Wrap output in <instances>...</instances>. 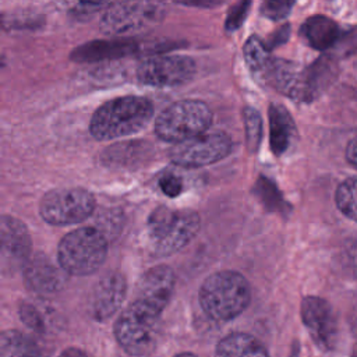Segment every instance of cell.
Returning <instances> with one entry per match:
<instances>
[{
    "mask_svg": "<svg viewBox=\"0 0 357 357\" xmlns=\"http://www.w3.org/2000/svg\"><path fill=\"white\" fill-rule=\"evenodd\" d=\"M153 112V103L148 98L119 96L96 109L89 123V131L99 141L132 135L148 126Z\"/></svg>",
    "mask_w": 357,
    "mask_h": 357,
    "instance_id": "cell-1",
    "label": "cell"
},
{
    "mask_svg": "<svg viewBox=\"0 0 357 357\" xmlns=\"http://www.w3.org/2000/svg\"><path fill=\"white\" fill-rule=\"evenodd\" d=\"M198 300L202 311L212 319L230 321L238 317L251 301L248 280L236 271H219L201 284Z\"/></svg>",
    "mask_w": 357,
    "mask_h": 357,
    "instance_id": "cell-2",
    "label": "cell"
},
{
    "mask_svg": "<svg viewBox=\"0 0 357 357\" xmlns=\"http://www.w3.org/2000/svg\"><path fill=\"white\" fill-rule=\"evenodd\" d=\"M199 215L192 209L158 206L148 218L146 230L151 248L156 257H167L185 247L198 233Z\"/></svg>",
    "mask_w": 357,
    "mask_h": 357,
    "instance_id": "cell-3",
    "label": "cell"
},
{
    "mask_svg": "<svg viewBox=\"0 0 357 357\" xmlns=\"http://www.w3.org/2000/svg\"><path fill=\"white\" fill-rule=\"evenodd\" d=\"M107 257V240L99 229L79 227L67 233L59 243V265L74 276L96 272Z\"/></svg>",
    "mask_w": 357,
    "mask_h": 357,
    "instance_id": "cell-4",
    "label": "cell"
},
{
    "mask_svg": "<svg viewBox=\"0 0 357 357\" xmlns=\"http://www.w3.org/2000/svg\"><path fill=\"white\" fill-rule=\"evenodd\" d=\"M212 124V112L201 100H178L167 106L155 123L156 135L166 142H181L202 132Z\"/></svg>",
    "mask_w": 357,
    "mask_h": 357,
    "instance_id": "cell-5",
    "label": "cell"
},
{
    "mask_svg": "<svg viewBox=\"0 0 357 357\" xmlns=\"http://www.w3.org/2000/svg\"><path fill=\"white\" fill-rule=\"evenodd\" d=\"M166 7L159 0H120L105 10L100 29L107 35L123 36L160 24Z\"/></svg>",
    "mask_w": 357,
    "mask_h": 357,
    "instance_id": "cell-6",
    "label": "cell"
},
{
    "mask_svg": "<svg viewBox=\"0 0 357 357\" xmlns=\"http://www.w3.org/2000/svg\"><path fill=\"white\" fill-rule=\"evenodd\" d=\"M95 206L93 194L85 188H54L40 198L39 213L49 225L70 226L86 220Z\"/></svg>",
    "mask_w": 357,
    "mask_h": 357,
    "instance_id": "cell-7",
    "label": "cell"
},
{
    "mask_svg": "<svg viewBox=\"0 0 357 357\" xmlns=\"http://www.w3.org/2000/svg\"><path fill=\"white\" fill-rule=\"evenodd\" d=\"M158 321V317L131 301L114 322V336L130 356H146L156 346Z\"/></svg>",
    "mask_w": 357,
    "mask_h": 357,
    "instance_id": "cell-8",
    "label": "cell"
},
{
    "mask_svg": "<svg viewBox=\"0 0 357 357\" xmlns=\"http://www.w3.org/2000/svg\"><path fill=\"white\" fill-rule=\"evenodd\" d=\"M231 138L226 132H202L174 144L169 156L177 166L202 167L226 158L231 152Z\"/></svg>",
    "mask_w": 357,
    "mask_h": 357,
    "instance_id": "cell-9",
    "label": "cell"
},
{
    "mask_svg": "<svg viewBox=\"0 0 357 357\" xmlns=\"http://www.w3.org/2000/svg\"><path fill=\"white\" fill-rule=\"evenodd\" d=\"M195 61L181 54H155L137 67L138 81L149 86H176L190 81L195 74Z\"/></svg>",
    "mask_w": 357,
    "mask_h": 357,
    "instance_id": "cell-10",
    "label": "cell"
},
{
    "mask_svg": "<svg viewBox=\"0 0 357 357\" xmlns=\"http://www.w3.org/2000/svg\"><path fill=\"white\" fill-rule=\"evenodd\" d=\"M262 77L282 95L296 102H312L318 98L307 67L284 59H271Z\"/></svg>",
    "mask_w": 357,
    "mask_h": 357,
    "instance_id": "cell-11",
    "label": "cell"
},
{
    "mask_svg": "<svg viewBox=\"0 0 357 357\" xmlns=\"http://www.w3.org/2000/svg\"><path fill=\"white\" fill-rule=\"evenodd\" d=\"M176 286V275L167 265H156L142 273L137 282L135 298L132 300L139 307L153 314L162 315L167 307Z\"/></svg>",
    "mask_w": 357,
    "mask_h": 357,
    "instance_id": "cell-12",
    "label": "cell"
},
{
    "mask_svg": "<svg viewBox=\"0 0 357 357\" xmlns=\"http://www.w3.org/2000/svg\"><path fill=\"white\" fill-rule=\"evenodd\" d=\"M301 319L314 343L325 351L335 347L337 340V321L329 303L317 296H307L301 301Z\"/></svg>",
    "mask_w": 357,
    "mask_h": 357,
    "instance_id": "cell-13",
    "label": "cell"
},
{
    "mask_svg": "<svg viewBox=\"0 0 357 357\" xmlns=\"http://www.w3.org/2000/svg\"><path fill=\"white\" fill-rule=\"evenodd\" d=\"M1 265L3 271L24 268L31 257V236L26 226L14 216L4 215L0 223Z\"/></svg>",
    "mask_w": 357,
    "mask_h": 357,
    "instance_id": "cell-14",
    "label": "cell"
},
{
    "mask_svg": "<svg viewBox=\"0 0 357 357\" xmlns=\"http://www.w3.org/2000/svg\"><path fill=\"white\" fill-rule=\"evenodd\" d=\"M127 293V282L120 272H107L89 294V314L96 321H106L121 307Z\"/></svg>",
    "mask_w": 357,
    "mask_h": 357,
    "instance_id": "cell-15",
    "label": "cell"
},
{
    "mask_svg": "<svg viewBox=\"0 0 357 357\" xmlns=\"http://www.w3.org/2000/svg\"><path fill=\"white\" fill-rule=\"evenodd\" d=\"M142 47V43L134 38L117 36L110 39H96L86 42L75 47L70 59L75 63H95L105 60H114L131 56L138 53Z\"/></svg>",
    "mask_w": 357,
    "mask_h": 357,
    "instance_id": "cell-16",
    "label": "cell"
},
{
    "mask_svg": "<svg viewBox=\"0 0 357 357\" xmlns=\"http://www.w3.org/2000/svg\"><path fill=\"white\" fill-rule=\"evenodd\" d=\"M22 273L26 286L40 294L61 290L67 280V272L42 254L29 257L22 268Z\"/></svg>",
    "mask_w": 357,
    "mask_h": 357,
    "instance_id": "cell-17",
    "label": "cell"
},
{
    "mask_svg": "<svg viewBox=\"0 0 357 357\" xmlns=\"http://www.w3.org/2000/svg\"><path fill=\"white\" fill-rule=\"evenodd\" d=\"M269 144L276 156L283 155L296 139V124L289 110L279 103H271L269 110Z\"/></svg>",
    "mask_w": 357,
    "mask_h": 357,
    "instance_id": "cell-18",
    "label": "cell"
},
{
    "mask_svg": "<svg viewBox=\"0 0 357 357\" xmlns=\"http://www.w3.org/2000/svg\"><path fill=\"white\" fill-rule=\"evenodd\" d=\"M301 38L315 50L333 49L337 43L342 29L329 17L312 15L304 21L300 28Z\"/></svg>",
    "mask_w": 357,
    "mask_h": 357,
    "instance_id": "cell-19",
    "label": "cell"
},
{
    "mask_svg": "<svg viewBox=\"0 0 357 357\" xmlns=\"http://www.w3.org/2000/svg\"><path fill=\"white\" fill-rule=\"evenodd\" d=\"M215 357H269V353L255 336L234 332L219 340Z\"/></svg>",
    "mask_w": 357,
    "mask_h": 357,
    "instance_id": "cell-20",
    "label": "cell"
},
{
    "mask_svg": "<svg viewBox=\"0 0 357 357\" xmlns=\"http://www.w3.org/2000/svg\"><path fill=\"white\" fill-rule=\"evenodd\" d=\"M0 357H42L38 344L25 333L8 329L0 336Z\"/></svg>",
    "mask_w": 357,
    "mask_h": 357,
    "instance_id": "cell-21",
    "label": "cell"
},
{
    "mask_svg": "<svg viewBox=\"0 0 357 357\" xmlns=\"http://www.w3.org/2000/svg\"><path fill=\"white\" fill-rule=\"evenodd\" d=\"M269 49L266 47L265 42L261 40L257 35H251L243 47V53H244V60L248 66V68L254 73V74H259L262 75L269 60L272 59L269 56Z\"/></svg>",
    "mask_w": 357,
    "mask_h": 357,
    "instance_id": "cell-22",
    "label": "cell"
},
{
    "mask_svg": "<svg viewBox=\"0 0 357 357\" xmlns=\"http://www.w3.org/2000/svg\"><path fill=\"white\" fill-rule=\"evenodd\" d=\"M56 6L75 18H88L102 10H107L114 0H54Z\"/></svg>",
    "mask_w": 357,
    "mask_h": 357,
    "instance_id": "cell-23",
    "label": "cell"
},
{
    "mask_svg": "<svg viewBox=\"0 0 357 357\" xmlns=\"http://www.w3.org/2000/svg\"><path fill=\"white\" fill-rule=\"evenodd\" d=\"M335 201L344 216L357 222V176L349 177L339 184Z\"/></svg>",
    "mask_w": 357,
    "mask_h": 357,
    "instance_id": "cell-24",
    "label": "cell"
},
{
    "mask_svg": "<svg viewBox=\"0 0 357 357\" xmlns=\"http://www.w3.org/2000/svg\"><path fill=\"white\" fill-rule=\"evenodd\" d=\"M243 121L245 131V142L250 152H255L262 138V119L258 110L251 106H245L243 110Z\"/></svg>",
    "mask_w": 357,
    "mask_h": 357,
    "instance_id": "cell-25",
    "label": "cell"
},
{
    "mask_svg": "<svg viewBox=\"0 0 357 357\" xmlns=\"http://www.w3.org/2000/svg\"><path fill=\"white\" fill-rule=\"evenodd\" d=\"M251 3H252V0H238L236 4H233L230 7V10L226 15V21H225V29L227 32L236 31L244 24V21L250 13Z\"/></svg>",
    "mask_w": 357,
    "mask_h": 357,
    "instance_id": "cell-26",
    "label": "cell"
},
{
    "mask_svg": "<svg viewBox=\"0 0 357 357\" xmlns=\"http://www.w3.org/2000/svg\"><path fill=\"white\" fill-rule=\"evenodd\" d=\"M296 0H264L261 4V14L269 20L279 21L286 18Z\"/></svg>",
    "mask_w": 357,
    "mask_h": 357,
    "instance_id": "cell-27",
    "label": "cell"
},
{
    "mask_svg": "<svg viewBox=\"0 0 357 357\" xmlns=\"http://www.w3.org/2000/svg\"><path fill=\"white\" fill-rule=\"evenodd\" d=\"M333 49L335 54L332 56H350L357 52V26H350L346 31H342V35Z\"/></svg>",
    "mask_w": 357,
    "mask_h": 357,
    "instance_id": "cell-28",
    "label": "cell"
},
{
    "mask_svg": "<svg viewBox=\"0 0 357 357\" xmlns=\"http://www.w3.org/2000/svg\"><path fill=\"white\" fill-rule=\"evenodd\" d=\"M18 314L21 321L29 326L31 329L36 331V332H42L45 325H43V319L42 315L39 314V311L29 303H21L18 307Z\"/></svg>",
    "mask_w": 357,
    "mask_h": 357,
    "instance_id": "cell-29",
    "label": "cell"
},
{
    "mask_svg": "<svg viewBox=\"0 0 357 357\" xmlns=\"http://www.w3.org/2000/svg\"><path fill=\"white\" fill-rule=\"evenodd\" d=\"M159 187H160V190L166 195L177 197L181 192V190H183V183H181V180L177 176H174L172 173H166V174H163L160 177Z\"/></svg>",
    "mask_w": 357,
    "mask_h": 357,
    "instance_id": "cell-30",
    "label": "cell"
},
{
    "mask_svg": "<svg viewBox=\"0 0 357 357\" xmlns=\"http://www.w3.org/2000/svg\"><path fill=\"white\" fill-rule=\"evenodd\" d=\"M289 36H290V25L289 24H283V25H280L278 29H275L269 35V38L266 39L265 45H266V47L269 50H272V49L283 45V43H286Z\"/></svg>",
    "mask_w": 357,
    "mask_h": 357,
    "instance_id": "cell-31",
    "label": "cell"
},
{
    "mask_svg": "<svg viewBox=\"0 0 357 357\" xmlns=\"http://www.w3.org/2000/svg\"><path fill=\"white\" fill-rule=\"evenodd\" d=\"M174 3L190 6V7H201V8H213L223 4L226 0H173Z\"/></svg>",
    "mask_w": 357,
    "mask_h": 357,
    "instance_id": "cell-32",
    "label": "cell"
},
{
    "mask_svg": "<svg viewBox=\"0 0 357 357\" xmlns=\"http://www.w3.org/2000/svg\"><path fill=\"white\" fill-rule=\"evenodd\" d=\"M346 158L349 163L357 169V135L349 141L346 148Z\"/></svg>",
    "mask_w": 357,
    "mask_h": 357,
    "instance_id": "cell-33",
    "label": "cell"
},
{
    "mask_svg": "<svg viewBox=\"0 0 357 357\" xmlns=\"http://www.w3.org/2000/svg\"><path fill=\"white\" fill-rule=\"evenodd\" d=\"M59 357H88V354H86L84 350H81V349H77V347H67V349H64V350L59 354Z\"/></svg>",
    "mask_w": 357,
    "mask_h": 357,
    "instance_id": "cell-34",
    "label": "cell"
},
{
    "mask_svg": "<svg viewBox=\"0 0 357 357\" xmlns=\"http://www.w3.org/2000/svg\"><path fill=\"white\" fill-rule=\"evenodd\" d=\"M174 357H198L197 354H192V353H178L176 354Z\"/></svg>",
    "mask_w": 357,
    "mask_h": 357,
    "instance_id": "cell-35",
    "label": "cell"
},
{
    "mask_svg": "<svg viewBox=\"0 0 357 357\" xmlns=\"http://www.w3.org/2000/svg\"><path fill=\"white\" fill-rule=\"evenodd\" d=\"M356 357H357V356H356Z\"/></svg>",
    "mask_w": 357,
    "mask_h": 357,
    "instance_id": "cell-36",
    "label": "cell"
}]
</instances>
